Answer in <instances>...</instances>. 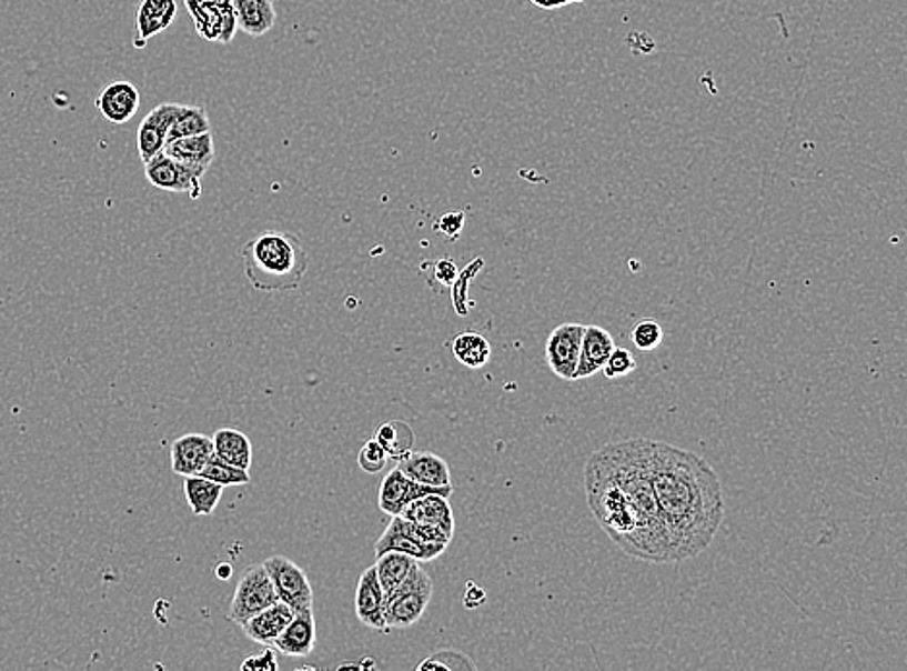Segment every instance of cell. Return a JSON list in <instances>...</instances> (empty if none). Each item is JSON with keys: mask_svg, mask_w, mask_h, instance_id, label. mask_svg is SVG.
<instances>
[{"mask_svg": "<svg viewBox=\"0 0 907 671\" xmlns=\"http://www.w3.org/2000/svg\"><path fill=\"white\" fill-rule=\"evenodd\" d=\"M242 671H278V658H275V652L271 650V647H265V649L260 652V654H252V657H248L244 662L241 664Z\"/></svg>", "mask_w": 907, "mask_h": 671, "instance_id": "obj_34", "label": "cell"}, {"mask_svg": "<svg viewBox=\"0 0 907 671\" xmlns=\"http://www.w3.org/2000/svg\"><path fill=\"white\" fill-rule=\"evenodd\" d=\"M293 610L285 602L279 600L270 608H265L262 612L252 615L241 627L244 629L248 639H252V641L263 644V647H273L275 639L283 633V629L293 620Z\"/></svg>", "mask_w": 907, "mask_h": 671, "instance_id": "obj_18", "label": "cell"}, {"mask_svg": "<svg viewBox=\"0 0 907 671\" xmlns=\"http://www.w3.org/2000/svg\"><path fill=\"white\" fill-rule=\"evenodd\" d=\"M213 457V441L205 433H187L171 445V469L179 477L200 474Z\"/></svg>", "mask_w": 907, "mask_h": 671, "instance_id": "obj_10", "label": "cell"}, {"mask_svg": "<svg viewBox=\"0 0 907 671\" xmlns=\"http://www.w3.org/2000/svg\"><path fill=\"white\" fill-rule=\"evenodd\" d=\"M648 472L674 548L675 563L713 544L724 521V490L711 463L685 449L651 440Z\"/></svg>", "mask_w": 907, "mask_h": 671, "instance_id": "obj_1", "label": "cell"}, {"mask_svg": "<svg viewBox=\"0 0 907 671\" xmlns=\"http://www.w3.org/2000/svg\"><path fill=\"white\" fill-rule=\"evenodd\" d=\"M651 440L615 441L594 451L607 472L629 495L637 513V534L631 550V558L646 563H675L674 548L667 534L666 524L656 503L651 472H648Z\"/></svg>", "mask_w": 907, "mask_h": 671, "instance_id": "obj_2", "label": "cell"}, {"mask_svg": "<svg viewBox=\"0 0 907 671\" xmlns=\"http://www.w3.org/2000/svg\"><path fill=\"white\" fill-rule=\"evenodd\" d=\"M205 132H211L208 111L203 107L181 103L167 132V143L179 140V138H187V136L205 134Z\"/></svg>", "mask_w": 907, "mask_h": 671, "instance_id": "obj_28", "label": "cell"}, {"mask_svg": "<svg viewBox=\"0 0 907 671\" xmlns=\"http://www.w3.org/2000/svg\"><path fill=\"white\" fill-rule=\"evenodd\" d=\"M140 91L134 83L119 82L107 83L103 91L95 99V107L101 112L103 119L113 124H127L128 120L134 119L135 112L140 109Z\"/></svg>", "mask_w": 907, "mask_h": 671, "instance_id": "obj_13", "label": "cell"}, {"mask_svg": "<svg viewBox=\"0 0 907 671\" xmlns=\"http://www.w3.org/2000/svg\"><path fill=\"white\" fill-rule=\"evenodd\" d=\"M445 548H447L445 544H422L419 540L406 537L405 532L399 530L393 519H391L387 529L383 530L382 537L377 538L374 544L375 558L385 552H399L406 553V555H411L421 563L422 561H432L440 558L445 552Z\"/></svg>", "mask_w": 907, "mask_h": 671, "instance_id": "obj_20", "label": "cell"}, {"mask_svg": "<svg viewBox=\"0 0 907 671\" xmlns=\"http://www.w3.org/2000/svg\"><path fill=\"white\" fill-rule=\"evenodd\" d=\"M374 440L385 449L390 459L401 461L409 455L414 448V432L411 425L403 420H391L383 422L374 433Z\"/></svg>", "mask_w": 907, "mask_h": 671, "instance_id": "obj_27", "label": "cell"}, {"mask_svg": "<svg viewBox=\"0 0 907 671\" xmlns=\"http://www.w3.org/2000/svg\"><path fill=\"white\" fill-rule=\"evenodd\" d=\"M461 668L476 670V664H474L471 658H466L465 654H461V652H440V654H432V657L419 665V670L450 671L461 670Z\"/></svg>", "mask_w": 907, "mask_h": 671, "instance_id": "obj_32", "label": "cell"}, {"mask_svg": "<svg viewBox=\"0 0 907 671\" xmlns=\"http://www.w3.org/2000/svg\"><path fill=\"white\" fill-rule=\"evenodd\" d=\"M387 453H385V449L377 443V441L372 438V440H367L364 445H362L361 453H359V464H361V469L367 474H377L380 470L385 469V464H387Z\"/></svg>", "mask_w": 907, "mask_h": 671, "instance_id": "obj_33", "label": "cell"}, {"mask_svg": "<svg viewBox=\"0 0 907 671\" xmlns=\"http://www.w3.org/2000/svg\"><path fill=\"white\" fill-rule=\"evenodd\" d=\"M427 493H440V495L450 498L451 493H453V485L419 484V482H414L406 474H403L401 470L393 469L382 480L380 493H377V505L385 515H401V511L409 503H413L419 498H424Z\"/></svg>", "mask_w": 907, "mask_h": 671, "instance_id": "obj_8", "label": "cell"}, {"mask_svg": "<svg viewBox=\"0 0 907 671\" xmlns=\"http://www.w3.org/2000/svg\"><path fill=\"white\" fill-rule=\"evenodd\" d=\"M200 477L208 478L211 482H215V484L223 485V488H229V485H242V484H250V474H248V470L239 469V467H233V464L225 463V461H221L219 457H211L208 464L203 467L202 472H200Z\"/></svg>", "mask_w": 907, "mask_h": 671, "instance_id": "obj_29", "label": "cell"}, {"mask_svg": "<svg viewBox=\"0 0 907 671\" xmlns=\"http://www.w3.org/2000/svg\"><path fill=\"white\" fill-rule=\"evenodd\" d=\"M434 277L443 287H451L457 281L458 269L453 260H440L434 263Z\"/></svg>", "mask_w": 907, "mask_h": 671, "instance_id": "obj_36", "label": "cell"}, {"mask_svg": "<svg viewBox=\"0 0 907 671\" xmlns=\"http://www.w3.org/2000/svg\"><path fill=\"white\" fill-rule=\"evenodd\" d=\"M163 153L174 159V161H179V163L188 164V167L198 169V171L208 172L213 159H215L213 134L205 132V134L179 138V140L165 143Z\"/></svg>", "mask_w": 907, "mask_h": 671, "instance_id": "obj_19", "label": "cell"}, {"mask_svg": "<svg viewBox=\"0 0 907 671\" xmlns=\"http://www.w3.org/2000/svg\"><path fill=\"white\" fill-rule=\"evenodd\" d=\"M635 368H637V360L633 357V352L622 349V347H615L606 364L602 368V372H604L607 380H615V378H623V375L635 372Z\"/></svg>", "mask_w": 907, "mask_h": 671, "instance_id": "obj_31", "label": "cell"}, {"mask_svg": "<svg viewBox=\"0 0 907 671\" xmlns=\"http://www.w3.org/2000/svg\"><path fill=\"white\" fill-rule=\"evenodd\" d=\"M534 7L542 8V10H555V8L567 7V4H575V0H531Z\"/></svg>", "mask_w": 907, "mask_h": 671, "instance_id": "obj_37", "label": "cell"}, {"mask_svg": "<svg viewBox=\"0 0 907 671\" xmlns=\"http://www.w3.org/2000/svg\"><path fill=\"white\" fill-rule=\"evenodd\" d=\"M177 18V0H142L135 14L138 41L135 47L148 43V39L169 30Z\"/></svg>", "mask_w": 907, "mask_h": 671, "instance_id": "obj_21", "label": "cell"}, {"mask_svg": "<svg viewBox=\"0 0 907 671\" xmlns=\"http://www.w3.org/2000/svg\"><path fill=\"white\" fill-rule=\"evenodd\" d=\"M236 28L250 38H262L278 22V8L273 0H233Z\"/></svg>", "mask_w": 907, "mask_h": 671, "instance_id": "obj_22", "label": "cell"}, {"mask_svg": "<svg viewBox=\"0 0 907 671\" xmlns=\"http://www.w3.org/2000/svg\"><path fill=\"white\" fill-rule=\"evenodd\" d=\"M223 490H225L223 485L215 484L200 474L184 477V495L188 508L192 509L194 515L210 517L218 509Z\"/></svg>", "mask_w": 907, "mask_h": 671, "instance_id": "obj_25", "label": "cell"}, {"mask_svg": "<svg viewBox=\"0 0 907 671\" xmlns=\"http://www.w3.org/2000/svg\"><path fill=\"white\" fill-rule=\"evenodd\" d=\"M354 612L362 625L370 627L380 633L390 631L383 618V590L382 584L377 581L374 565L367 568L359 579L356 594H354Z\"/></svg>", "mask_w": 907, "mask_h": 671, "instance_id": "obj_12", "label": "cell"}, {"mask_svg": "<svg viewBox=\"0 0 907 671\" xmlns=\"http://www.w3.org/2000/svg\"><path fill=\"white\" fill-rule=\"evenodd\" d=\"M244 273L255 291H296L306 276L308 254L293 232L263 231L242 248Z\"/></svg>", "mask_w": 907, "mask_h": 671, "instance_id": "obj_3", "label": "cell"}, {"mask_svg": "<svg viewBox=\"0 0 907 671\" xmlns=\"http://www.w3.org/2000/svg\"><path fill=\"white\" fill-rule=\"evenodd\" d=\"M463 227H465V211H455V213L440 217V221L435 223V231L443 232L445 237L455 240L463 231Z\"/></svg>", "mask_w": 907, "mask_h": 671, "instance_id": "obj_35", "label": "cell"}, {"mask_svg": "<svg viewBox=\"0 0 907 671\" xmlns=\"http://www.w3.org/2000/svg\"><path fill=\"white\" fill-rule=\"evenodd\" d=\"M633 344L638 351H654L664 341V329L654 320H643L633 329Z\"/></svg>", "mask_w": 907, "mask_h": 671, "instance_id": "obj_30", "label": "cell"}, {"mask_svg": "<svg viewBox=\"0 0 907 671\" xmlns=\"http://www.w3.org/2000/svg\"><path fill=\"white\" fill-rule=\"evenodd\" d=\"M406 521L416 522V524H427V527H435V529L447 532L453 537L455 532V519H453V509L450 505V498L440 495V493H427L424 498L414 500L409 503L401 515Z\"/></svg>", "mask_w": 907, "mask_h": 671, "instance_id": "obj_15", "label": "cell"}, {"mask_svg": "<svg viewBox=\"0 0 907 671\" xmlns=\"http://www.w3.org/2000/svg\"><path fill=\"white\" fill-rule=\"evenodd\" d=\"M181 103H161L151 109L150 114L142 120L138 128V153L142 163H148L151 157L163 151L167 143V132L171 128L174 114Z\"/></svg>", "mask_w": 907, "mask_h": 671, "instance_id": "obj_11", "label": "cell"}, {"mask_svg": "<svg viewBox=\"0 0 907 671\" xmlns=\"http://www.w3.org/2000/svg\"><path fill=\"white\" fill-rule=\"evenodd\" d=\"M432 594H434V582L422 569L421 561H416L405 582L390 598H385V604H383L385 625L390 629L413 627L426 612Z\"/></svg>", "mask_w": 907, "mask_h": 671, "instance_id": "obj_4", "label": "cell"}, {"mask_svg": "<svg viewBox=\"0 0 907 671\" xmlns=\"http://www.w3.org/2000/svg\"><path fill=\"white\" fill-rule=\"evenodd\" d=\"M451 352L453 357L461 362V364L471 368V370H481L490 362L492 357V344L486 337L476 333V331H465L461 336L453 339L451 344Z\"/></svg>", "mask_w": 907, "mask_h": 671, "instance_id": "obj_26", "label": "cell"}, {"mask_svg": "<svg viewBox=\"0 0 907 671\" xmlns=\"http://www.w3.org/2000/svg\"><path fill=\"white\" fill-rule=\"evenodd\" d=\"M273 647L286 657H310L315 647V621L312 610L294 613L293 620L283 629V633L279 634Z\"/></svg>", "mask_w": 907, "mask_h": 671, "instance_id": "obj_17", "label": "cell"}, {"mask_svg": "<svg viewBox=\"0 0 907 671\" xmlns=\"http://www.w3.org/2000/svg\"><path fill=\"white\" fill-rule=\"evenodd\" d=\"M275 602H279V598L265 568L263 565L250 568L246 573L242 574L241 581L234 589L226 618L236 625H244L252 615L262 612Z\"/></svg>", "mask_w": 907, "mask_h": 671, "instance_id": "obj_5", "label": "cell"}, {"mask_svg": "<svg viewBox=\"0 0 907 671\" xmlns=\"http://www.w3.org/2000/svg\"><path fill=\"white\" fill-rule=\"evenodd\" d=\"M397 469L419 484H451L450 464L443 457L435 455L432 451H411L399 461Z\"/></svg>", "mask_w": 907, "mask_h": 671, "instance_id": "obj_16", "label": "cell"}, {"mask_svg": "<svg viewBox=\"0 0 907 671\" xmlns=\"http://www.w3.org/2000/svg\"><path fill=\"white\" fill-rule=\"evenodd\" d=\"M585 328L581 323H563L547 336L546 362L557 378L575 380Z\"/></svg>", "mask_w": 907, "mask_h": 671, "instance_id": "obj_9", "label": "cell"}, {"mask_svg": "<svg viewBox=\"0 0 907 671\" xmlns=\"http://www.w3.org/2000/svg\"><path fill=\"white\" fill-rule=\"evenodd\" d=\"M213 455L221 461L248 470L252 464V441L246 433L234 428H221L213 433Z\"/></svg>", "mask_w": 907, "mask_h": 671, "instance_id": "obj_23", "label": "cell"}, {"mask_svg": "<svg viewBox=\"0 0 907 671\" xmlns=\"http://www.w3.org/2000/svg\"><path fill=\"white\" fill-rule=\"evenodd\" d=\"M263 568L270 574L271 584L281 602H285L294 613L306 612L314 605V589L310 584L304 569L285 555H273L263 561Z\"/></svg>", "mask_w": 907, "mask_h": 671, "instance_id": "obj_6", "label": "cell"}, {"mask_svg": "<svg viewBox=\"0 0 907 671\" xmlns=\"http://www.w3.org/2000/svg\"><path fill=\"white\" fill-rule=\"evenodd\" d=\"M145 179L150 180L151 187L159 188L163 192H174V194H190L194 200L202 194V179L205 172L192 169L188 164L179 163L163 151L155 157H151L148 163H143Z\"/></svg>", "mask_w": 907, "mask_h": 671, "instance_id": "obj_7", "label": "cell"}, {"mask_svg": "<svg viewBox=\"0 0 907 671\" xmlns=\"http://www.w3.org/2000/svg\"><path fill=\"white\" fill-rule=\"evenodd\" d=\"M614 349L615 341L609 331L601 326H586L575 380H586L594 373L601 372Z\"/></svg>", "mask_w": 907, "mask_h": 671, "instance_id": "obj_14", "label": "cell"}, {"mask_svg": "<svg viewBox=\"0 0 907 671\" xmlns=\"http://www.w3.org/2000/svg\"><path fill=\"white\" fill-rule=\"evenodd\" d=\"M416 561L419 560H414L406 553L385 552L377 555L374 568L377 581L382 584L383 604H385V598H390L405 582Z\"/></svg>", "mask_w": 907, "mask_h": 671, "instance_id": "obj_24", "label": "cell"}, {"mask_svg": "<svg viewBox=\"0 0 907 671\" xmlns=\"http://www.w3.org/2000/svg\"><path fill=\"white\" fill-rule=\"evenodd\" d=\"M577 2H585V0H575V4H577Z\"/></svg>", "mask_w": 907, "mask_h": 671, "instance_id": "obj_39", "label": "cell"}, {"mask_svg": "<svg viewBox=\"0 0 907 671\" xmlns=\"http://www.w3.org/2000/svg\"><path fill=\"white\" fill-rule=\"evenodd\" d=\"M215 574H218V579H221V581H229V579L233 577V568L226 565V563H221V565L215 569Z\"/></svg>", "mask_w": 907, "mask_h": 671, "instance_id": "obj_38", "label": "cell"}]
</instances>
